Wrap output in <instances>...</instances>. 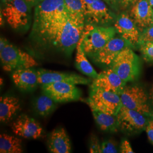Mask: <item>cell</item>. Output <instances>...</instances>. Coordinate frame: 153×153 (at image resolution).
<instances>
[{"instance_id": "obj_30", "label": "cell", "mask_w": 153, "mask_h": 153, "mask_svg": "<svg viewBox=\"0 0 153 153\" xmlns=\"http://www.w3.org/2000/svg\"><path fill=\"white\" fill-rule=\"evenodd\" d=\"M90 152L91 153H100V144H99L96 137L91 138L90 146Z\"/></svg>"}, {"instance_id": "obj_4", "label": "cell", "mask_w": 153, "mask_h": 153, "mask_svg": "<svg viewBox=\"0 0 153 153\" xmlns=\"http://www.w3.org/2000/svg\"><path fill=\"white\" fill-rule=\"evenodd\" d=\"M110 68L126 83L135 81L140 72L139 57L131 47H126L117 56Z\"/></svg>"}, {"instance_id": "obj_2", "label": "cell", "mask_w": 153, "mask_h": 153, "mask_svg": "<svg viewBox=\"0 0 153 153\" xmlns=\"http://www.w3.org/2000/svg\"><path fill=\"white\" fill-rule=\"evenodd\" d=\"M117 33L115 27L86 24L80 38L82 49L91 58L97 55Z\"/></svg>"}, {"instance_id": "obj_1", "label": "cell", "mask_w": 153, "mask_h": 153, "mask_svg": "<svg viewBox=\"0 0 153 153\" xmlns=\"http://www.w3.org/2000/svg\"><path fill=\"white\" fill-rule=\"evenodd\" d=\"M86 23L69 16L46 21H33L30 35L38 53L56 52L71 56L79 42Z\"/></svg>"}, {"instance_id": "obj_18", "label": "cell", "mask_w": 153, "mask_h": 153, "mask_svg": "<svg viewBox=\"0 0 153 153\" xmlns=\"http://www.w3.org/2000/svg\"><path fill=\"white\" fill-rule=\"evenodd\" d=\"M12 79L17 88L26 91L34 90L39 84L37 71L32 68L13 71Z\"/></svg>"}, {"instance_id": "obj_23", "label": "cell", "mask_w": 153, "mask_h": 153, "mask_svg": "<svg viewBox=\"0 0 153 153\" xmlns=\"http://www.w3.org/2000/svg\"><path fill=\"white\" fill-rule=\"evenodd\" d=\"M23 152L22 140L7 134L0 135V153H21Z\"/></svg>"}, {"instance_id": "obj_9", "label": "cell", "mask_w": 153, "mask_h": 153, "mask_svg": "<svg viewBox=\"0 0 153 153\" xmlns=\"http://www.w3.org/2000/svg\"><path fill=\"white\" fill-rule=\"evenodd\" d=\"M116 116L120 129L129 134L138 133L145 130L149 120L147 116L123 105H121Z\"/></svg>"}, {"instance_id": "obj_12", "label": "cell", "mask_w": 153, "mask_h": 153, "mask_svg": "<svg viewBox=\"0 0 153 153\" xmlns=\"http://www.w3.org/2000/svg\"><path fill=\"white\" fill-rule=\"evenodd\" d=\"M126 47L133 48L131 44L121 36H114L91 59L99 64L110 66L121 51Z\"/></svg>"}, {"instance_id": "obj_32", "label": "cell", "mask_w": 153, "mask_h": 153, "mask_svg": "<svg viewBox=\"0 0 153 153\" xmlns=\"http://www.w3.org/2000/svg\"><path fill=\"white\" fill-rule=\"evenodd\" d=\"M104 1L109 5L114 10H117L120 6V0H104Z\"/></svg>"}, {"instance_id": "obj_21", "label": "cell", "mask_w": 153, "mask_h": 153, "mask_svg": "<svg viewBox=\"0 0 153 153\" xmlns=\"http://www.w3.org/2000/svg\"><path fill=\"white\" fill-rule=\"evenodd\" d=\"M90 109L94 120L102 131L115 132L120 129L116 115L104 113L94 107H90Z\"/></svg>"}, {"instance_id": "obj_20", "label": "cell", "mask_w": 153, "mask_h": 153, "mask_svg": "<svg viewBox=\"0 0 153 153\" xmlns=\"http://www.w3.org/2000/svg\"><path fill=\"white\" fill-rule=\"evenodd\" d=\"M21 105L19 99L13 96L1 97L0 99V121L9 123L21 111Z\"/></svg>"}, {"instance_id": "obj_6", "label": "cell", "mask_w": 153, "mask_h": 153, "mask_svg": "<svg viewBox=\"0 0 153 153\" xmlns=\"http://www.w3.org/2000/svg\"><path fill=\"white\" fill-rule=\"evenodd\" d=\"M120 97L122 105L153 118L148 95L141 87L137 85L126 86Z\"/></svg>"}, {"instance_id": "obj_24", "label": "cell", "mask_w": 153, "mask_h": 153, "mask_svg": "<svg viewBox=\"0 0 153 153\" xmlns=\"http://www.w3.org/2000/svg\"><path fill=\"white\" fill-rule=\"evenodd\" d=\"M56 103L53 99L44 94L35 100V108L40 116L46 117L55 109Z\"/></svg>"}, {"instance_id": "obj_29", "label": "cell", "mask_w": 153, "mask_h": 153, "mask_svg": "<svg viewBox=\"0 0 153 153\" xmlns=\"http://www.w3.org/2000/svg\"><path fill=\"white\" fill-rule=\"evenodd\" d=\"M120 153H133L134 151L131 148L130 142L126 138L123 139L121 143Z\"/></svg>"}, {"instance_id": "obj_34", "label": "cell", "mask_w": 153, "mask_h": 153, "mask_svg": "<svg viewBox=\"0 0 153 153\" xmlns=\"http://www.w3.org/2000/svg\"><path fill=\"white\" fill-rule=\"evenodd\" d=\"M94 1L95 0H81V2L83 6L84 10H85V11L88 10V7L93 4Z\"/></svg>"}, {"instance_id": "obj_16", "label": "cell", "mask_w": 153, "mask_h": 153, "mask_svg": "<svg viewBox=\"0 0 153 153\" xmlns=\"http://www.w3.org/2000/svg\"><path fill=\"white\" fill-rule=\"evenodd\" d=\"M129 14L141 33L153 25V10L148 0H136L129 6Z\"/></svg>"}, {"instance_id": "obj_10", "label": "cell", "mask_w": 153, "mask_h": 153, "mask_svg": "<svg viewBox=\"0 0 153 153\" xmlns=\"http://www.w3.org/2000/svg\"><path fill=\"white\" fill-rule=\"evenodd\" d=\"M67 16L64 0H42L35 6L33 21H46Z\"/></svg>"}, {"instance_id": "obj_28", "label": "cell", "mask_w": 153, "mask_h": 153, "mask_svg": "<svg viewBox=\"0 0 153 153\" xmlns=\"http://www.w3.org/2000/svg\"><path fill=\"white\" fill-rule=\"evenodd\" d=\"M100 153H118L115 143L111 141H104L100 144Z\"/></svg>"}, {"instance_id": "obj_8", "label": "cell", "mask_w": 153, "mask_h": 153, "mask_svg": "<svg viewBox=\"0 0 153 153\" xmlns=\"http://www.w3.org/2000/svg\"><path fill=\"white\" fill-rule=\"evenodd\" d=\"M44 94L48 95L56 103L68 102L80 99L81 92L76 85L69 82H53L42 85Z\"/></svg>"}, {"instance_id": "obj_13", "label": "cell", "mask_w": 153, "mask_h": 153, "mask_svg": "<svg viewBox=\"0 0 153 153\" xmlns=\"http://www.w3.org/2000/svg\"><path fill=\"white\" fill-rule=\"evenodd\" d=\"M11 128L16 136L27 139H38L43 132L38 122L26 115L19 116L11 123Z\"/></svg>"}, {"instance_id": "obj_17", "label": "cell", "mask_w": 153, "mask_h": 153, "mask_svg": "<svg viewBox=\"0 0 153 153\" xmlns=\"http://www.w3.org/2000/svg\"><path fill=\"white\" fill-rule=\"evenodd\" d=\"M39 83L40 85L48 84L53 82H69L74 85H88L90 79L76 74L61 71H52L46 69H39Z\"/></svg>"}, {"instance_id": "obj_31", "label": "cell", "mask_w": 153, "mask_h": 153, "mask_svg": "<svg viewBox=\"0 0 153 153\" xmlns=\"http://www.w3.org/2000/svg\"><path fill=\"white\" fill-rule=\"evenodd\" d=\"M145 131L149 141L153 145V119L148 121V124L145 128Z\"/></svg>"}, {"instance_id": "obj_36", "label": "cell", "mask_w": 153, "mask_h": 153, "mask_svg": "<svg viewBox=\"0 0 153 153\" xmlns=\"http://www.w3.org/2000/svg\"><path fill=\"white\" fill-rule=\"evenodd\" d=\"M28 5L31 8L33 6H36L42 0H25Z\"/></svg>"}, {"instance_id": "obj_14", "label": "cell", "mask_w": 153, "mask_h": 153, "mask_svg": "<svg viewBox=\"0 0 153 153\" xmlns=\"http://www.w3.org/2000/svg\"><path fill=\"white\" fill-rule=\"evenodd\" d=\"M114 27L116 32L134 48L138 47L141 32L129 14L123 12L116 17Z\"/></svg>"}, {"instance_id": "obj_37", "label": "cell", "mask_w": 153, "mask_h": 153, "mask_svg": "<svg viewBox=\"0 0 153 153\" xmlns=\"http://www.w3.org/2000/svg\"><path fill=\"white\" fill-rule=\"evenodd\" d=\"M150 99L151 100L152 103L153 105V86L151 88V90H150Z\"/></svg>"}, {"instance_id": "obj_7", "label": "cell", "mask_w": 153, "mask_h": 153, "mask_svg": "<svg viewBox=\"0 0 153 153\" xmlns=\"http://www.w3.org/2000/svg\"><path fill=\"white\" fill-rule=\"evenodd\" d=\"M87 102L90 107L113 115H117L122 105L119 95L98 88H90Z\"/></svg>"}, {"instance_id": "obj_11", "label": "cell", "mask_w": 153, "mask_h": 153, "mask_svg": "<svg viewBox=\"0 0 153 153\" xmlns=\"http://www.w3.org/2000/svg\"><path fill=\"white\" fill-rule=\"evenodd\" d=\"M116 16L104 0H95L85 11L86 24L108 26L115 22Z\"/></svg>"}, {"instance_id": "obj_27", "label": "cell", "mask_w": 153, "mask_h": 153, "mask_svg": "<svg viewBox=\"0 0 153 153\" xmlns=\"http://www.w3.org/2000/svg\"><path fill=\"white\" fill-rule=\"evenodd\" d=\"M146 42H153V25L141 33L138 45Z\"/></svg>"}, {"instance_id": "obj_38", "label": "cell", "mask_w": 153, "mask_h": 153, "mask_svg": "<svg viewBox=\"0 0 153 153\" xmlns=\"http://www.w3.org/2000/svg\"><path fill=\"white\" fill-rule=\"evenodd\" d=\"M148 1H149V4H150V5L151 6V7H152V8L153 10V0H148Z\"/></svg>"}, {"instance_id": "obj_25", "label": "cell", "mask_w": 153, "mask_h": 153, "mask_svg": "<svg viewBox=\"0 0 153 153\" xmlns=\"http://www.w3.org/2000/svg\"><path fill=\"white\" fill-rule=\"evenodd\" d=\"M64 2L69 16L86 23L85 10L81 0H64Z\"/></svg>"}, {"instance_id": "obj_22", "label": "cell", "mask_w": 153, "mask_h": 153, "mask_svg": "<svg viewBox=\"0 0 153 153\" xmlns=\"http://www.w3.org/2000/svg\"><path fill=\"white\" fill-rule=\"evenodd\" d=\"M76 68L87 76L93 79L97 78L98 76V73L95 71L93 66L88 60L86 55L82 49L80 40L76 45Z\"/></svg>"}, {"instance_id": "obj_5", "label": "cell", "mask_w": 153, "mask_h": 153, "mask_svg": "<svg viewBox=\"0 0 153 153\" xmlns=\"http://www.w3.org/2000/svg\"><path fill=\"white\" fill-rule=\"evenodd\" d=\"M0 59L3 69L7 72L38 65L31 55L10 43L0 51Z\"/></svg>"}, {"instance_id": "obj_3", "label": "cell", "mask_w": 153, "mask_h": 153, "mask_svg": "<svg viewBox=\"0 0 153 153\" xmlns=\"http://www.w3.org/2000/svg\"><path fill=\"white\" fill-rule=\"evenodd\" d=\"M1 14L8 25L16 31L27 30L31 23V9L25 0L2 2Z\"/></svg>"}, {"instance_id": "obj_33", "label": "cell", "mask_w": 153, "mask_h": 153, "mask_svg": "<svg viewBox=\"0 0 153 153\" xmlns=\"http://www.w3.org/2000/svg\"><path fill=\"white\" fill-rule=\"evenodd\" d=\"M136 0H120V6L123 9H126L135 1Z\"/></svg>"}, {"instance_id": "obj_39", "label": "cell", "mask_w": 153, "mask_h": 153, "mask_svg": "<svg viewBox=\"0 0 153 153\" xmlns=\"http://www.w3.org/2000/svg\"><path fill=\"white\" fill-rule=\"evenodd\" d=\"M11 1V0H2V2H5V1Z\"/></svg>"}, {"instance_id": "obj_19", "label": "cell", "mask_w": 153, "mask_h": 153, "mask_svg": "<svg viewBox=\"0 0 153 153\" xmlns=\"http://www.w3.org/2000/svg\"><path fill=\"white\" fill-rule=\"evenodd\" d=\"M48 145L51 153H71V140L63 128L56 129L52 131L49 136Z\"/></svg>"}, {"instance_id": "obj_15", "label": "cell", "mask_w": 153, "mask_h": 153, "mask_svg": "<svg viewBox=\"0 0 153 153\" xmlns=\"http://www.w3.org/2000/svg\"><path fill=\"white\" fill-rule=\"evenodd\" d=\"M126 86V82L110 68L98 74L90 88H98L120 95Z\"/></svg>"}, {"instance_id": "obj_26", "label": "cell", "mask_w": 153, "mask_h": 153, "mask_svg": "<svg viewBox=\"0 0 153 153\" xmlns=\"http://www.w3.org/2000/svg\"><path fill=\"white\" fill-rule=\"evenodd\" d=\"M143 59L147 62L153 63V42H146L138 45Z\"/></svg>"}, {"instance_id": "obj_35", "label": "cell", "mask_w": 153, "mask_h": 153, "mask_svg": "<svg viewBox=\"0 0 153 153\" xmlns=\"http://www.w3.org/2000/svg\"><path fill=\"white\" fill-rule=\"evenodd\" d=\"M9 43V41L6 39L1 37L0 39V51L4 49Z\"/></svg>"}]
</instances>
